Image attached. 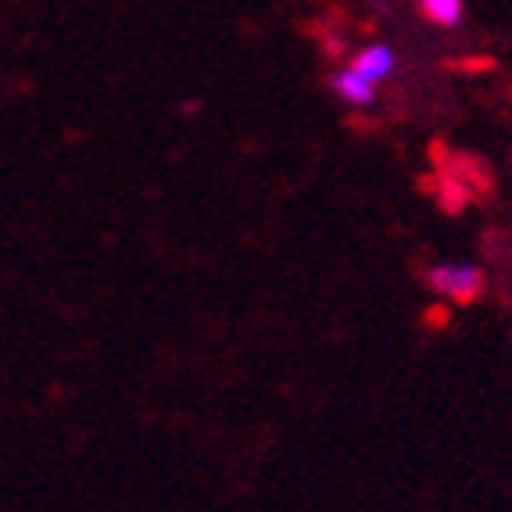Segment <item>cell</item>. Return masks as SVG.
Here are the masks:
<instances>
[{"instance_id":"cell-1","label":"cell","mask_w":512,"mask_h":512,"mask_svg":"<svg viewBox=\"0 0 512 512\" xmlns=\"http://www.w3.org/2000/svg\"><path fill=\"white\" fill-rule=\"evenodd\" d=\"M427 283L437 294H448L455 301H473L484 287V273L477 265H434L427 273Z\"/></svg>"},{"instance_id":"cell-2","label":"cell","mask_w":512,"mask_h":512,"mask_svg":"<svg viewBox=\"0 0 512 512\" xmlns=\"http://www.w3.org/2000/svg\"><path fill=\"white\" fill-rule=\"evenodd\" d=\"M330 86H333V94L341 97V101L359 104V108L373 104V97H376V83L369 76H362V72H355V69L337 72V76L330 79Z\"/></svg>"},{"instance_id":"cell-3","label":"cell","mask_w":512,"mask_h":512,"mask_svg":"<svg viewBox=\"0 0 512 512\" xmlns=\"http://www.w3.org/2000/svg\"><path fill=\"white\" fill-rule=\"evenodd\" d=\"M351 69L362 72V76H369L373 83H380V79H387L394 72V51L391 47H384V43H373V47H366V51L355 54Z\"/></svg>"},{"instance_id":"cell-4","label":"cell","mask_w":512,"mask_h":512,"mask_svg":"<svg viewBox=\"0 0 512 512\" xmlns=\"http://www.w3.org/2000/svg\"><path fill=\"white\" fill-rule=\"evenodd\" d=\"M419 8L437 26H455L462 18V0H419Z\"/></svg>"}]
</instances>
